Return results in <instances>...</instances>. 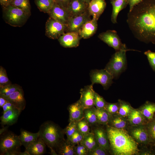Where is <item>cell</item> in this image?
Listing matches in <instances>:
<instances>
[{"instance_id": "6da1fadb", "label": "cell", "mask_w": 155, "mask_h": 155, "mask_svg": "<svg viewBox=\"0 0 155 155\" xmlns=\"http://www.w3.org/2000/svg\"><path fill=\"white\" fill-rule=\"evenodd\" d=\"M127 22L135 38L155 44V0H143L129 12Z\"/></svg>"}, {"instance_id": "7a4b0ae2", "label": "cell", "mask_w": 155, "mask_h": 155, "mask_svg": "<svg viewBox=\"0 0 155 155\" xmlns=\"http://www.w3.org/2000/svg\"><path fill=\"white\" fill-rule=\"evenodd\" d=\"M106 130L110 150L115 155H134L138 153L137 143L124 129H118L108 125Z\"/></svg>"}, {"instance_id": "3957f363", "label": "cell", "mask_w": 155, "mask_h": 155, "mask_svg": "<svg viewBox=\"0 0 155 155\" xmlns=\"http://www.w3.org/2000/svg\"><path fill=\"white\" fill-rule=\"evenodd\" d=\"M39 136L50 148L55 149L64 140V129L53 121H47L40 126Z\"/></svg>"}, {"instance_id": "277c9868", "label": "cell", "mask_w": 155, "mask_h": 155, "mask_svg": "<svg viewBox=\"0 0 155 155\" xmlns=\"http://www.w3.org/2000/svg\"><path fill=\"white\" fill-rule=\"evenodd\" d=\"M3 16L5 22L13 27H20L27 22L31 14L10 5L2 7Z\"/></svg>"}, {"instance_id": "5b68a950", "label": "cell", "mask_w": 155, "mask_h": 155, "mask_svg": "<svg viewBox=\"0 0 155 155\" xmlns=\"http://www.w3.org/2000/svg\"><path fill=\"white\" fill-rule=\"evenodd\" d=\"M22 145L19 135L10 131H6L1 137L0 154L19 155Z\"/></svg>"}, {"instance_id": "8992f818", "label": "cell", "mask_w": 155, "mask_h": 155, "mask_svg": "<svg viewBox=\"0 0 155 155\" xmlns=\"http://www.w3.org/2000/svg\"><path fill=\"white\" fill-rule=\"evenodd\" d=\"M127 47L116 51L112 55L105 69L117 78L126 69L127 61L126 52L129 50Z\"/></svg>"}, {"instance_id": "52a82bcc", "label": "cell", "mask_w": 155, "mask_h": 155, "mask_svg": "<svg viewBox=\"0 0 155 155\" xmlns=\"http://www.w3.org/2000/svg\"><path fill=\"white\" fill-rule=\"evenodd\" d=\"M67 25L49 17L45 25V35L52 39H58L66 32Z\"/></svg>"}, {"instance_id": "ba28073f", "label": "cell", "mask_w": 155, "mask_h": 155, "mask_svg": "<svg viewBox=\"0 0 155 155\" xmlns=\"http://www.w3.org/2000/svg\"><path fill=\"white\" fill-rule=\"evenodd\" d=\"M91 80L92 84L98 83L101 84L104 89H107L112 84L114 78L113 76L105 69H94L90 73Z\"/></svg>"}, {"instance_id": "9c48e42d", "label": "cell", "mask_w": 155, "mask_h": 155, "mask_svg": "<svg viewBox=\"0 0 155 155\" xmlns=\"http://www.w3.org/2000/svg\"><path fill=\"white\" fill-rule=\"evenodd\" d=\"M98 37L116 51L126 47L125 44L122 43L117 32L115 30H108L102 32L99 34Z\"/></svg>"}, {"instance_id": "30bf717a", "label": "cell", "mask_w": 155, "mask_h": 155, "mask_svg": "<svg viewBox=\"0 0 155 155\" xmlns=\"http://www.w3.org/2000/svg\"><path fill=\"white\" fill-rule=\"evenodd\" d=\"M93 84L85 86L80 90V98L79 101L84 109L90 108L94 106V91L93 88Z\"/></svg>"}, {"instance_id": "8fae6325", "label": "cell", "mask_w": 155, "mask_h": 155, "mask_svg": "<svg viewBox=\"0 0 155 155\" xmlns=\"http://www.w3.org/2000/svg\"><path fill=\"white\" fill-rule=\"evenodd\" d=\"M90 16L87 10L79 15L70 17L67 24L66 32H79L83 25L87 21L91 19Z\"/></svg>"}, {"instance_id": "7c38bea8", "label": "cell", "mask_w": 155, "mask_h": 155, "mask_svg": "<svg viewBox=\"0 0 155 155\" xmlns=\"http://www.w3.org/2000/svg\"><path fill=\"white\" fill-rule=\"evenodd\" d=\"M82 38L79 32H65L58 39L61 45L65 48L76 47L80 44Z\"/></svg>"}, {"instance_id": "4fadbf2b", "label": "cell", "mask_w": 155, "mask_h": 155, "mask_svg": "<svg viewBox=\"0 0 155 155\" xmlns=\"http://www.w3.org/2000/svg\"><path fill=\"white\" fill-rule=\"evenodd\" d=\"M47 13L50 17L67 25L70 18L67 9L55 2Z\"/></svg>"}, {"instance_id": "5bb4252c", "label": "cell", "mask_w": 155, "mask_h": 155, "mask_svg": "<svg viewBox=\"0 0 155 155\" xmlns=\"http://www.w3.org/2000/svg\"><path fill=\"white\" fill-rule=\"evenodd\" d=\"M91 131L94 133L99 146L107 151L110 150L109 141L106 130L97 125L92 127Z\"/></svg>"}, {"instance_id": "9a60e30c", "label": "cell", "mask_w": 155, "mask_h": 155, "mask_svg": "<svg viewBox=\"0 0 155 155\" xmlns=\"http://www.w3.org/2000/svg\"><path fill=\"white\" fill-rule=\"evenodd\" d=\"M106 6L104 0H91L88 5V10L92 18L98 20Z\"/></svg>"}, {"instance_id": "2e32d148", "label": "cell", "mask_w": 155, "mask_h": 155, "mask_svg": "<svg viewBox=\"0 0 155 155\" xmlns=\"http://www.w3.org/2000/svg\"><path fill=\"white\" fill-rule=\"evenodd\" d=\"M2 97L4 98L8 102L22 111L24 110L25 107L26 102L22 88L17 90L8 96Z\"/></svg>"}, {"instance_id": "e0dca14e", "label": "cell", "mask_w": 155, "mask_h": 155, "mask_svg": "<svg viewBox=\"0 0 155 155\" xmlns=\"http://www.w3.org/2000/svg\"><path fill=\"white\" fill-rule=\"evenodd\" d=\"M88 4L83 0H71L67 10L70 17L79 15L88 10Z\"/></svg>"}, {"instance_id": "ac0fdd59", "label": "cell", "mask_w": 155, "mask_h": 155, "mask_svg": "<svg viewBox=\"0 0 155 155\" xmlns=\"http://www.w3.org/2000/svg\"><path fill=\"white\" fill-rule=\"evenodd\" d=\"M131 133L132 137L138 143L147 144L150 142L147 128L144 125L136 126L131 130Z\"/></svg>"}, {"instance_id": "d6986e66", "label": "cell", "mask_w": 155, "mask_h": 155, "mask_svg": "<svg viewBox=\"0 0 155 155\" xmlns=\"http://www.w3.org/2000/svg\"><path fill=\"white\" fill-rule=\"evenodd\" d=\"M97 20L93 19L87 21L79 31L82 38L88 39L92 36L96 32L97 29Z\"/></svg>"}, {"instance_id": "ffe728a7", "label": "cell", "mask_w": 155, "mask_h": 155, "mask_svg": "<svg viewBox=\"0 0 155 155\" xmlns=\"http://www.w3.org/2000/svg\"><path fill=\"white\" fill-rule=\"evenodd\" d=\"M69 113V121L78 122L84 118L83 108L78 100L68 107Z\"/></svg>"}, {"instance_id": "44dd1931", "label": "cell", "mask_w": 155, "mask_h": 155, "mask_svg": "<svg viewBox=\"0 0 155 155\" xmlns=\"http://www.w3.org/2000/svg\"><path fill=\"white\" fill-rule=\"evenodd\" d=\"M46 144L40 137L30 144L25 150L30 155H42L46 152Z\"/></svg>"}, {"instance_id": "7402d4cb", "label": "cell", "mask_w": 155, "mask_h": 155, "mask_svg": "<svg viewBox=\"0 0 155 155\" xmlns=\"http://www.w3.org/2000/svg\"><path fill=\"white\" fill-rule=\"evenodd\" d=\"M22 111L17 108L8 111L3 113L0 117L1 124L3 125H11L15 123Z\"/></svg>"}, {"instance_id": "603a6c76", "label": "cell", "mask_w": 155, "mask_h": 155, "mask_svg": "<svg viewBox=\"0 0 155 155\" xmlns=\"http://www.w3.org/2000/svg\"><path fill=\"white\" fill-rule=\"evenodd\" d=\"M75 145L67 139H64L55 149L59 155H76Z\"/></svg>"}, {"instance_id": "cb8c5ba5", "label": "cell", "mask_w": 155, "mask_h": 155, "mask_svg": "<svg viewBox=\"0 0 155 155\" xmlns=\"http://www.w3.org/2000/svg\"><path fill=\"white\" fill-rule=\"evenodd\" d=\"M19 139L22 145L26 148L31 143L37 140L39 137L38 132L33 133L21 129Z\"/></svg>"}, {"instance_id": "d4e9b609", "label": "cell", "mask_w": 155, "mask_h": 155, "mask_svg": "<svg viewBox=\"0 0 155 155\" xmlns=\"http://www.w3.org/2000/svg\"><path fill=\"white\" fill-rule=\"evenodd\" d=\"M128 117L129 122L134 126L143 125L146 122V119L140 110L132 108Z\"/></svg>"}, {"instance_id": "484cf974", "label": "cell", "mask_w": 155, "mask_h": 155, "mask_svg": "<svg viewBox=\"0 0 155 155\" xmlns=\"http://www.w3.org/2000/svg\"><path fill=\"white\" fill-rule=\"evenodd\" d=\"M113 7L111 21L114 24L117 23V18L120 11L125 8L127 5L126 0H115L111 2Z\"/></svg>"}, {"instance_id": "4316f807", "label": "cell", "mask_w": 155, "mask_h": 155, "mask_svg": "<svg viewBox=\"0 0 155 155\" xmlns=\"http://www.w3.org/2000/svg\"><path fill=\"white\" fill-rule=\"evenodd\" d=\"M118 129H125L127 125V122L124 117L116 114L111 115L107 125Z\"/></svg>"}, {"instance_id": "83f0119b", "label": "cell", "mask_w": 155, "mask_h": 155, "mask_svg": "<svg viewBox=\"0 0 155 155\" xmlns=\"http://www.w3.org/2000/svg\"><path fill=\"white\" fill-rule=\"evenodd\" d=\"M80 144L85 146L89 152L99 146L94 133L91 131L84 136Z\"/></svg>"}, {"instance_id": "f1b7e54d", "label": "cell", "mask_w": 155, "mask_h": 155, "mask_svg": "<svg viewBox=\"0 0 155 155\" xmlns=\"http://www.w3.org/2000/svg\"><path fill=\"white\" fill-rule=\"evenodd\" d=\"M91 108L96 115L99 124L106 125L108 124L110 115L106 110L97 108L94 106Z\"/></svg>"}, {"instance_id": "f546056e", "label": "cell", "mask_w": 155, "mask_h": 155, "mask_svg": "<svg viewBox=\"0 0 155 155\" xmlns=\"http://www.w3.org/2000/svg\"><path fill=\"white\" fill-rule=\"evenodd\" d=\"M140 110L146 119L150 121L153 119L155 113V103L147 102L142 106Z\"/></svg>"}, {"instance_id": "4dcf8cb0", "label": "cell", "mask_w": 155, "mask_h": 155, "mask_svg": "<svg viewBox=\"0 0 155 155\" xmlns=\"http://www.w3.org/2000/svg\"><path fill=\"white\" fill-rule=\"evenodd\" d=\"M54 0H34V3L40 11L48 13L53 6Z\"/></svg>"}, {"instance_id": "1f68e13d", "label": "cell", "mask_w": 155, "mask_h": 155, "mask_svg": "<svg viewBox=\"0 0 155 155\" xmlns=\"http://www.w3.org/2000/svg\"><path fill=\"white\" fill-rule=\"evenodd\" d=\"M22 88L20 85L16 84H11L0 86V96L4 97L8 96Z\"/></svg>"}, {"instance_id": "d6a6232c", "label": "cell", "mask_w": 155, "mask_h": 155, "mask_svg": "<svg viewBox=\"0 0 155 155\" xmlns=\"http://www.w3.org/2000/svg\"><path fill=\"white\" fill-rule=\"evenodd\" d=\"M84 118L90 127H92L99 124L96 115L91 108L84 109Z\"/></svg>"}, {"instance_id": "836d02e7", "label": "cell", "mask_w": 155, "mask_h": 155, "mask_svg": "<svg viewBox=\"0 0 155 155\" xmlns=\"http://www.w3.org/2000/svg\"><path fill=\"white\" fill-rule=\"evenodd\" d=\"M119 106L118 115L124 117L128 116L133 108L128 103L124 101L119 100Z\"/></svg>"}, {"instance_id": "e575fe53", "label": "cell", "mask_w": 155, "mask_h": 155, "mask_svg": "<svg viewBox=\"0 0 155 155\" xmlns=\"http://www.w3.org/2000/svg\"><path fill=\"white\" fill-rule=\"evenodd\" d=\"M11 5L31 14V6L30 0H13Z\"/></svg>"}, {"instance_id": "d590c367", "label": "cell", "mask_w": 155, "mask_h": 155, "mask_svg": "<svg viewBox=\"0 0 155 155\" xmlns=\"http://www.w3.org/2000/svg\"><path fill=\"white\" fill-rule=\"evenodd\" d=\"M77 130L84 136L90 132V126L84 118L77 122Z\"/></svg>"}, {"instance_id": "8d00e7d4", "label": "cell", "mask_w": 155, "mask_h": 155, "mask_svg": "<svg viewBox=\"0 0 155 155\" xmlns=\"http://www.w3.org/2000/svg\"><path fill=\"white\" fill-rule=\"evenodd\" d=\"M150 142L155 145V118L150 121L146 126Z\"/></svg>"}, {"instance_id": "74e56055", "label": "cell", "mask_w": 155, "mask_h": 155, "mask_svg": "<svg viewBox=\"0 0 155 155\" xmlns=\"http://www.w3.org/2000/svg\"><path fill=\"white\" fill-rule=\"evenodd\" d=\"M77 122H69V124L64 129L65 134L66 135L68 139L77 130Z\"/></svg>"}, {"instance_id": "f35d334b", "label": "cell", "mask_w": 155, "mask_h": 155, "mask_svg": "<svg viewBox=\"0 0 155 155\" xmlns=\"http://www.w3.org/2000/svg\"><path fill=\"white\" fill-rule=\"evenodd\" d=\"M107 103L102 96L95 92L94 105L96 108L104 109Z\"/></svg>"}, {"instance_id": "ab89813d", "label": "cell", "mask_w": 155, "mask_h": 155, "mask_svg": "<svg viewBox=\"0 0 155 155\" xmlns=\"http://www.w3.org/2000/svg\"><path fill=\"white\" fill-rule=\"evenodd\" d=\"M11 84L9 80L6 70L2 66H0V86Z\"/></svg>"}, {"instance_id": "60d3db41", "label": "cell", "mask_w": 155, "mask_h": 155, "mask_svg": "<svg viewBox=\"0 0 155 155\" xmlns=\"http://www.w3.org/2000/svg\"><path fill=\"white\" fill-rule=\"evenodd\" d=\"M84 137V135L78 130L68 139L71 143L74 145L80 144Z\"/></svg>"}, {"instance_id": "b9f144b4", "label": "cell", "mask_w": 155, "mask_h": 155, "mask_svg": "<svg viewBox=\"0 0 155 155\" xmlns=\"http://www.w3.org/2000/svg\"><path fill=\"white\" fill-rule=\"evenodd\" d=\"M119 103H107L105 109L106 110L110 115L117 114L119 108Z\"/></svg>"}, {"instance_id": "7bdbcfd3", "label": "cell", "mask_w": 155, "mask_h": 155, "mask_svg": "<svg viewBox=\"0 0 155 155\" xmlns=\"http://www.w3.org/2000/svg\"><path fill=\"white\" fill-rule=\"evenodd\" d=\"M144 54L147 56L149 64L152 69L155 72V52L148 50L145 51Z\"/></svg>"}, {"instance_id": "ee69618b", "label": "cell", "mask_w": 155, "mask_h": 155, "mask_svg": "<svg viewBox=\"0 0 155 155\" xmlns=\"http://www.w3.org/2000/svg\"><path fill=\"white\" fill-rule=\"evenodd\" d=\"M89 151L87 148L81 144L76 146V155H88Z\"/></svg>"}, {"instance_id": "f6af8a7d", "label": "cell", "mask_w": 155, "mask_h": 155, "mask_svg": "<svg viewBox=\"0 0 155 155\" xmlns=\"http://www.w3.org/2000/svg\"><path fill=\"white\" fill-rule=\"evenodd\" d=\"M107 151L104 148L99 146L94 150L89 152L88 155H108Z\"/></svg>"}, {"instance_id": "bcb514c9", "label": "cell", "mask_w": 155, "mask_h": 155, "mask_svg": "<svg viewBox=\"0 0 155 155\" xmlns=\"http://www.w3.org/2000/svg\"><path fill=\"white\" fill-rule=\"evenodd\" d=\"M71 0H54L59 5L67 9Z\"/></svg>"}, {"instance_id": "7dc6e473", "label": "cell", "mask_w": 155, "mask_h": 155, "mask_svg": "<svg viewBox=\"0 0 155 155\" xmlns=\"http://www.w3.org/2000/svg\"><path fill=\"white\" fill-rule=\"evenodd\" d=\"M143 0H126L129 6V12H131L134 7L140 3Z\"/></svg>"}, {"instance_id": "c3c4849f", "label": "cell", "mask_w": 155, "mask_h": 155, "mask_svg": "<svg viewBox=\"0 0 155 155\" xmlns=\"http://www.w3.org/2000/svg\"><path fill=\"white\" fill-rule=\"evenodd\" d=\"M2 108L3 110V113L8 111L17 108L13 105L8 101L2 106Z\"/></svg>"}, {"instance_id": "681fc988", "label": "cell", "mask_w": 155, "mask_h": 155, "mask_svg": "<svg viewBox=\"0 0 155 155\" xmlns=\"http://www.w3.org/2000/svg\"><path fill=\"white\" fill-rule=\"evenodd\" d=\"M13 0H0V4L2 7L11 5Z\"/></svg>"}, {"instance_id": "f907efd6", "label": "cell", "mask_w": 155, "mask_h": 155, "mask_svg": "<svg viewBox=\"0 0 155 155\" xmlns=\"http://www.w3.org/2000/svg\"><path fill=\"white\" fill-rule=\"evenodd\" d=\"M7 101L4 98L0 96V106L2 107V106L7 102Z\"/></svg>"}, {"instance_id": "816d5d0a", "label": "cell", "mask_w": 155, "mask_h": 155, "mask_svg": "<svg viewBox=\"0 0 155 155\" xmlns=\"http://www.w3.org/2000/svg\"><path fill=\"white\" fill-rule=\"evenodd\" d=\"M9 125H7L5 127H3L0 129V135H1L2 134L6 132L8 128Z\"/></svg>"}, {"instance_id": "f5cc1de1", "label": "cell", "mask_w": 155, "mask_h": 155, "mask_svg": "<svg viewBox=\"0 0 155 155\" xmlns=\"http://www.w3.org/2000/svg\"><path fill=\"white\" fill-rule=\"evenodd\" d=\"M88 5V3L91 0H83Z\"/></svg>"}, {"instance_id": "db71d44e", "label": "cell", "mask_w": 155, "mask_h": 155, "mask_svg": "<svg viewBox=\"0 0 155 155\" xmlns=\"http://www.w3.org/2000/svg\"><path fill=\"white\" fill-rule=\"evenodd\" d=\"M114 0H110V1H111V2H113V1Z\"/></svg>"}]
</instances>
